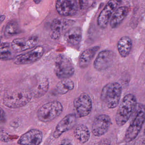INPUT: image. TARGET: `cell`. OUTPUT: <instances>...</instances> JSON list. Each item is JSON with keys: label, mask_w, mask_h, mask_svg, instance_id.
<instances>
[{"label": "cell", "mask_w": 145, "mask_h": 145, "mask_svg": "<svg viewBox=\"0 0 145 145\" xmlns=\"http://www.w3.org/2000/svg\"><path fill=\"white\" fill-rule=\"evenodd\" d=\"M137 103L136 97L133 94H127L124 97L115 115L117 125L122 126L128 122L134 114Z\"/></svg>", "instance_id": "1"}, {"label": "cell", "mask_w": 145, "mask_h": 145, "mask_svg": "<svg viewBox=\"0 0 145 145\" xmlns=\"http://www.w3.org/2000/svg\"><path fill=\"white\" fill-rule=\"evenodd\" d=\"M32 97L30 90L22 88L15 89L6 93L3 99V103L10 108H19L27 104Z\"/></svg>", "instance_id": "2"}, {"label": "cell", "mask_w": 145, "mask_h": 145, "mask_svg": "<svg viewBox=\"0 0 145 145\" xmlns=\"http://www.w3.org/2000/svg\"><path fill=\"white\" fill-rule=\"evenodd\" d=\"M133 114V118L125 135L124 141L126 142H129L135 140L142 129L145 119L144 105L137 103L136 108Z\"/></svg>", "instance_id": "3"}, {"label": "cell", "mask_w": 145, "mask_h": 145, "mask_svg": "<svg viewBox=\"0 0 145 145\" xmlns=\"http://www.w3.org/2000/svg\"><path fill=\"white\" fill-rule=\"evenodd\" d=\"M122 92L120 84L117 82L108 83L102 90L101 101L108 108H115L119 104Z\"/></svg>", "instance_id": "4"}, {"label": "cell", "mask_w": 145, "mask_h": 145, "mask_svg": "<svg viewBox=\"0 0 145 145\" xmlns=\"http://www.w3.org/2000/svg\"><path fill=\"white\" fill-rule=\"evenodd\" d=\"M63 107L60 102H49L40 107L37 111L38 119L44 123L50 122L59 116L62 112Z\"/></svg>", "instance_id": "5"}, {"label": "cell", "mask_w": 145, "mask_h": 145, "mask_svg": "<svg viewBox=\"0 0 145 145\" xmlns=\"http://www.w3.org/2000/svg\"><path fill=\"white\" fill-rule=\"evenodd\" d=\"M74 66L72 61L64 55H59L55 62L54 72L61 79L69 78L74 73Z\"/></svg>", "instance_id": "6"}, {"label": "cell", "mask_w": 145, "mask_h": 145, "mask_svg": "<svg viewBox=\"0 0 145 145\" xmlns=\"http://www.w3.org/2000/svg\"><path fill=\"white\" fill-rule=\"evenodd\" d=\"M73 105L77 115L79 118L88 116L92 110V103L91 98L86 93H82L75 98L74 101Z\"/></svg>", "instance_id": "7"}, {"label": "cell", "mask_w": 145, "mask_h": 145, "mask_svg": "<svg viewBox=\"0 0 145 145\" xmlns=\"http://www.w3.org/2000/svg\"><path fill=\"white\" fill-rule=\"evenodd\" d=\"M112 124L111 118L108 115L102 114L97 116L92 125V134L97 137L103 135L108 132Z\"/></svg>", "instance_id": "8"}, {"label": "cell", "mask_w": 145, "mask_h": 145, "mask_svg": "<svg viewBox=\"0 0 145 145\" xmlns=\"http://www.w3.org/2000/svg\"><path fill=\"white\" fill-rule=\"evenodd\" d=\"M121 2L122 0H110L108 2L97 19V23L100 28L105 29L112 15Z\"/></svg>", "instance_id": "9"}, {"label": "cell", "mask_w": 145, "mask_h": 145, "mask_svg": "<svg viewBox=\"0 0 145 145\" xmlns=\"http://www.w3.org/2000/svg\"><path fill=\"white\" fill-rule=\"evenodd\" d=\"M44 54V49L41 46H38L25 54L17 56L14 63L17 65H25L33 63L39 60Z\"/></svg>", "instance_id": "10"}, {"label": "cell", "mask_w": 145, "mask_h": 145, "mask_svg": "<svg viewBox=\"0 0 145 145\" xmlns=\"http://www.w3.org/2000/svg\"><path fill=\"white\" fill-rule=\"evenodd\" d=\"M56 9L59 15L63 16H71L79 10L77 0H57Z\"/></svg>", "instance_id": "11"}, {"label": "cell", "mask_w": 145, "mask_h": 145, "mask_svg": "<svg viewBox=\"0 0 145 145\" xmlns=\"http://www.w3.org/2000/svg\"><path fill=\"white\" fill-rule=\"evenodd\" d=\"M114 57V53L111 51H102L98 54L94 61V68L98 71L106 70L113 63Z\"/></svg>", "instance_id": "12"}, {"label": "cell", "mask_w": 145, "mask_h": 145, "mask_svg": "<svg viewBox=\"0 0 145 145\" xmlns=\"http://www.w3.org/2000/svg\"><path fill=\"white\" fill-rule=\"evenodd\" d=\"M77 122V116L74 114H69L66 115L59 122L53 133V137L57 138L63 133L73 128Z\"/></svg>", "instance_id": "13"}, {"label": "cell", "mask_w": 145, "mask_h": 145, "mask_svg": "<svg viewBox=\"0 0 145 145\" xmlns=\"http://www.w3.org/2000/svg\"><path fill=\"white\" fill-rule=\"evenodd\" d=\"M43 137V133L40 131L33 129L23 135L18 143L21 145H39L42 142Z\"/></svg>", "instance_id": "14"}, {"label": "cell", "mask_w": 145, "mask_h": 145, "mask_svg": "<svg viewBox=\"0 0 145 145\" xmlns=\"http://www.w3.org/2000/svg\"><path fill=\"white\" fill-rule=\"evenodd\" d=\"M71 20L65 19H55L51 24V38L57 40L60 38L62 33L72 24Z\"/></svg>", "instance_id": "15"}, {"label": "cell", "mask_w": 145, "mask_h": 145, "mask_svg": "<svg viewBox=\"0 0 145 145\" xmlns=\"http://www.w3.org/2000/svg\"><path fill=\"white\" fill-rule=\"evenodd\" d=\"M38 38L33 37L28 39H18L12 42L11 46L16 52H20L33 48L37 44Z\"/></svg>", "instance_id": "16"}, {"label": "cell", "mask_w": 145, "mask_h": 145, "mask_svg": "<svg viewBox=\"0 0 145 145\" xmlns=\"http://www.w3.org/2000/svg\"><path fill=\"white\" fill-rule=\"evenodd\" d=\"M50 83L46 77H42L30 89L33 97L39 98L44 95L49 90Z\"/></svg>", "instance_id": "17"}, {"label": "cell", "mask_w": 145, "mask_h": 145, "mask_svg": "<svg viewBox=\"0 0 145 145\" xmlns=\"http://www.w3.org/2000/svg\"><path fill=\"white\" fill-rule=\"evenodd\" d=\"M64 39L66 43L70 45L78 44L82 39L81 28L78 27H74L70 29L65 33Z\"/></svg>", "instance_id": "18"}, {"label": "cell", "mask_w": 145, "mask_h": 145, "mask_svg": "<svg viewBox=\"0 0 145 145\" xmlns=\"http://www.w3.org/2000/svg\"><path fill=\"white\" fill-rule=\"evenodd\" d=\"M129 12V8L126 7H121L116 9L111 16L110 24L113 29L118 27L123 21Z\"/></svg>", "instance_id": "19"}, {"label": "cell", "mask_w": 145, "mask_h": 145, "mask_svg": "<svg viewBox=\"0 0 145 145\" xmlns=\"http://www.w3.org/2000/svg\"><path fill=\"white\" fill-rule=\"evenodd\" d=\"M99 49V46H95L84 51L80 57L79 61L80 67L85 69L88 67Z\"/></svg>", "instance_id": "20"}, {"label": "cell", "mask_w": 145, "mask_h": 145, "mask_svg": "<svg viewBox=\"0 0 145 145\" xmlns=\"http://www.w3.org/2000/svg\"><path fill=\"white\" fill-rule=\"evenodd\" d=\"M74 137L80 144L86 143L89 140L90 132L85 125L81 124L77 125L74 131Z\"/></svg>", "instance_id": "21"}, {"label": "cell", "mask_w": 145, "mask_h": 145, "mask_svg": "<svg viewBox=\"0 0 145 145\" xmlns=\"http://www.w3.org/2000/svg\"><path fill=\"white\" fill-rule=\"evenodd\" d=\"M132 48V41L129 37L123 36L119 40L118 43V50L120 55L122 57L129 56Z\"/></svg>", "instance_id": "22"}, {"label": "cell", "mask_w": 145, "mask_h": 145, "mask_svg": "<svg viewBox=\"0 0 145 145\" xmlns=\"http://www.w3.org/2000/svg\"><path fill=\"white\" fill-rule=\"evenodd\" d=\"M16 52L9 43L0 44V60L7 61L14 59L16 57Z\"/></svg>", "instance_id": "23"}, {"label": "cell", "mask_w": 145, "mask_h": 145, "mask_svg": "<svg viewBox=\"0 0 145 145\" xmlns=\"http://www.w3.org/2000/svg\"><path fill=\"white\" fill-rule=\"evenodd\" d=\"M63 80L57 83L56 87L57 92L60 95H65L74 88V83L72 80L68 79Z\"/></svg>", "instance_id": "24"}, {"label": "cell", "mask_w": 145, "mask_h": 145, "mask_svg": "<svg viewBox=\"0 0 145 145\" xmlns=\"http://www.w3.org/2000/svg\"><path fill=\"white\" fill-rule=\"evenodd\" d=\"M21 33L20 27L17 22H10L7 25L5 30V35L7 38L12 37Z\"/></svg>", "instance_id": "25"}, {"label": "cell", "mask_w": 145, "mask_h": 145, "mask_svg": "<svg viewBox=\"0 0 145 145\" xmlns=\"http://www.w3.org/2000/svg\"><path fill=\"white\" fill-rule=\"evenodd\" d=\"M77 1L78 5L79 10H80L84 9L88 4L87 0H77Z\"/></svg>", "instance_id": "26"}, {"label": "cell", "mask_w": 145, "mask_h": 145, "mask_svg": "<svg viewBox=\"0 0 145 145\" xmlns=\"http://www.w3.org/2000/svg\"><path fill=\"white\" fill-rule=\"evenodd\" d=\"M0 140L4 141H8L9 140L7 133L4 131H0Z\"/></svg>", "instance_id": "27"}, {"label": "cell", "mask_w": 145, "mask_h": 145, "mask_svg": "<svg viewBox=\"0 0 145 145\" xmlns=\"http://www.w3.org/2000/svg\"><path fill=\"white\" fill-rule=\"evenodd\" d=\"M5 111L1 107H0V121H2L5 120Z\"/></svg>", "instance_id": "28"}, {"label": "cell", "mask_w": 145, "mask_h": 145, "mask_svg": "<svg viewBox=\"0 0 145 145\" xmlns=\"http://www.w3.org/2000/svg\"><path fill=\"white\" fill-rule=\"evenodd\" d=\"M61 144L63 145H71L72 143H71V142L69 141L68 140H63L61 142Z\"/></svg>", "instance_id": "29"}, {"label": "cell", "mask_w": 145, "mask_h": 145, "mask_svg": "<svg viewBox=\"0 0 145 145\" xmlns=\"http://www.w3.org/2000/svg\"><path fill=\"white\" fill-rule=\"evenodd\" d=\"M5 19V16L4 15H0V25H1Z\"/></svg>", "instance_id": "30"}, {"label": "cell", "mask_w": 145, "mask_h": 145, "mask_svg": "<svg viewBox=\"0 0 145 145\" xmlns=\"http://www.w3.org/2000/svg\"><path fill=\"white\" fill-rule=\"evenodd\" d=\"M41 1V0H34V1L36 4H39Z\"/></svg>", "instance_id": "31"}]
</instances>
